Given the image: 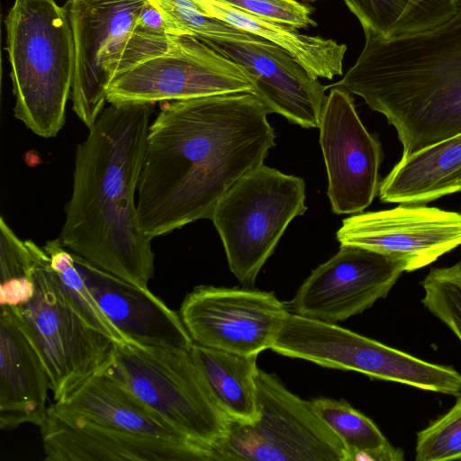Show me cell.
Returning <instances> with one entry per match:
<instances>
[{"label": "cell", "mask_w": 461, "mask_h": 461, "mask_svg": "<svg viewBox=\"0 0 461 461\" xmlns=\"http://www.w3.org/2000/svg\"><path fill=\"white\" fill-rule=\"evenodd\" d=\"M26 243L33 259L35 292L12 308L50 376L54 402L65 400L112 362L118 342L89 324L68 301L42 247Z\"/></svg>", "instance_id": "5b68a950"}, {"label": "cell", "mask_w": 461, "mask_h": 461, "mask_svg": "<svg viewBox=\"0 0 461 461\" xmlns=\"http://www.w3.org/2000/svg\"><path fill=\"white\" fill-rule=\"evenodd\" d=\"M164 14L175 36L188 35L217 42H265L203 14L194 0H149Z\"/></svg>", "instance_id": "4316f807"}, {"label": "cell", "mask_w": 461, "mask_h": 461, "mask_svg": "<svg viewBox=\"0 0 461 461\" xmlns=\"http://www.w3.org/2000/svg\"><path fill=\"white\" fill-rule=\"evenodd\" d=\"M270 349L323 367L356 371L425 391L461 394V374L451 366L427 362L336 323L290 312Z\"/></svg>", "instance_id": "9c48e42d"}, {"label": "cell", "mask_w": 461, "mask_h": 461, "mask_svg": "<svg viewBox=\"0 0 461 461\" xmlns=\"http://www.w3.org/2000/svg\"><path fill=\"white\" fill-rule=\"evenodd\" d=\"M403 272L406 264L397 258L340 245L333 257L312 271L290 306L294 313L312 320L343 321L385 297Z\"/></svg>", "instance_id": "4fadbf2b"}, {"label": "cell", "mask_w": 461, "mask_h": 461, "mask_svg": "<svg viewBox=\"0 0 461 461\" xmlns=\"http://www.w3.org/2000/svg\"><path fill=\"white\" fill-rule=\"evenodd\" d=\"M258 17L294 29L316 26L313 9L297 0H219Z\"/></svg>", "instance_id": "f546056e"}, {"label": "cell", "mask_w": 461, "mask_h": 461, "mask_svg": "<svg viewBox=\"0 0 461 461\" xmlns=\"http://www.w3.org/2000/svg\"><path fill=\"white\" fill-rule=\"evenodd\" d=\"M336 237L340 245L397 258L405 262L406 272H411L461 245V213L401 203L393 209L344 219Z\"/></svg>", "instance_id": "9a60e30c"}, {"label": "cell", "mask_w": 461, "mask_h": 461, "mask_svg": "<svg viewBox=\"0 0 461 461\" xmlns=\"http://www.w3.org/2000/svg\"><path fill=\"white\" fill-rule=\"evenodd\" d=\"M193 442L214 450L228 418L214 402L191 350L118 344L104 369ZM219 461V459H218Z\"/></svg>", "instance_id": "8992f818"}, {"label": "cell", "mask_w": 461, "mask_h": 461, "mask_svg": "<svg viewBox=\"0 0 461 461\" xmlns=\"http://www.w3.org/2000/svg\"><path fill=\"white\" fill-rule=\"evenodd\" d=\"M193 358L220 410L230 420L252 423L258 418L257 358L197 344Z\"/></svg>", "instance_id": "603a6c76"}, {"label": "cell", "mask_w": 461, "mask_h": 461, "mask_svg": "<svg viewBox=\"0 0 461 461\" xmlns=\"http://www.w3.org/2000/svg\"><path fill=\"white\" fill-rule=\"evenodd\" d=\"M50 380L32 341L11 307L0 315V429L11 430L46 419Z\"/></svg>", "instance_id": "d6986e66"}, {"label": "cell", "mask_w": 461, "mask_h": 461, "mask_svg": "<svg viewBox=\"0 0 461 461\" xmlns=\"http://www.w3.org/2000/svg\"><path fill=\"white\" fill-rule=\"evenodd\" d=\"M40 428L47 461H218L210 447L110 429L54 403Z\"/></svg>", "instance_id": "2e32d148"}, {"label": "cell", "mask_w": 461, "mask_h": 461, "mask_svg": "<svg viewBox=\"0 0 461 461\" xmlns=\"http://www.w3.org/2000/svg\"><path fill=\"white\" fill-rule=\"evenodd\" d=\"M271 113L254 94L170 101L149 124L137 189L150 240L211 219L221 198L276 146Z\"/></svg>", "instance_id": "6da1fadb"}, {"label": "cell", "mask_w": 461, "mask_h": 461, "mask_svg": "<svg viewBox=\"0 0 461 461\" xmlns=\"http://www.w3.org/2000/svg\"><path fill=\"white\" fill-rule=\"evenodd\" d=\"M148 1H67L75 48L70 98L75 113L88 129L105 108L111 82L168 49L170 36L154 35L138 25Z\"/></svg>", "instance_id": "277c9868"}, {"label": "cell", "mask_w": 461, "mask_h": 461, "mask_svg": "<svg viewBox=\"0 0 461 461\" xmlns=\"http://www.w3.org/2000/svg\"><path fill=\"white\" fill-rule=\"evenodd\" d=\"M461 192V133L401 158L378 188L384 203L415 204Z\"/></svg>", "instance_id": "44dd1931"}, {"label": "cell", "mask_w": 461, "mask_h": 461, "mask_svg": "<svg viewBox=\"0 0 461 461\" xmlns=\"http://www.w3.org/2000/svg\"><path fill=\"white\" fill-rule=\"evenodd\" d=\"M297 1L305 2V3H313V2H317L319 0H297Z\"/></svg>", "instance_id": "1f68e13d"}, {"label": "cell", "mask_w": 461, "mask_h": 461, "mask_svg": "<svg viewBox=\"0 0 461 461\" xmlns=\"http://www.w3.org/2000/svg\"><path fill=\"white\" fill-rule=\"evenodd\" d=\"M420 284L424 306L461 341V262L430 269Z\"/></svg>", "instance_id": "83f0119b"}, {"label": "cell", "mask_w": 461, "mask_h": 461, "mask_svg": "<svg viewBox=\"0 0 461 461\" xmlns=\"http://www.w3.org/2000/svg\"><path fill=\"white\" fill-rule=\"evenodd\" d=\"M458 4L453 20L433 31L393 39L365 35L355 64L330 86L360 96L381 113L461 75V0Z\"/></svg>", "instance_id": "52a82bcc"}, {"label": "cell", "mask_w": 461, "mask_h": 461, "mask_svg": "<svg viewBox=\"0 0 461 461\" xmlns=\"http://www.w3.org/2000/svg\"><path fill=\"white\" fill-rule=\"evenodd\" d=\"M14 113L36 135L55 137L71 96L75 48L67 7L14 0L5 19Z\"/></svg>", "instance_id": "3957f363"}, {"label": "cell", "mask_w": 461, "mask_h": 461, "mask_svg": "<svg viewBox=\"0 0 461 461\" xmlns=\"http://www.w3.org/2000/svg\"><path fill=\"white\" fill-rule=\"evenodd\" d=\"M194 1L203 14L283 49L312 78L330 80L343 73L347 51L343 43L300 33L297 29L258 17L219 0Z\"/></svg>", "instance_id": "7402d4cb"}, {"label": "cell", "mask_w": 461, "mask_h": 461, "mask_svg": "<svg viewBox=\"0 0 461 461\" xmlns=\"http://www.w3.org/2000/svg\"><path fill=\"white\" fill-rule=\"evenodd\" d=\"M109 104L77 149L59 239L95 267L149 289L152 240L140 228L136 195L153 104Z\"/></svg>", "instance_id": "7a4b0ae2"}, {"label": "cell", "mask_w": 461, "mask_h": 461, "mask_svg": "<svg viewBox=\"0 0 461 461\" xmlns=\"http://www.w3.org/2000/svg\"><path fill=\"white\" fill-rule=\"evenodd\" d=\"M54 404L110 429L150 438L195 443L104 370L90 377L65 400Z\"/></svg>", "instance_id": "ffe728a7"}, {"label": "cell", "mask_w": 461, "mask_h": 461, "mask_svg": "<svg viewBox=\"0 0 461 461\" xmlns=\"http://www.w3.org/2000/svg\"><path fill=\"white\" fill-rule=\"evenodd\" d=\"M258 418H228L216 447L219 461H350L340 438L320 418L312 402L290 392L274 375L257 373Z\"/></svg>", "instance_id": "30bf717a"}, {"label": "cell", "mask_w": 461, "mask_h": 461, "mask_svg": "<svg viewBox=\"0 0 461 461\" xmlns=\"http://www.w3.org/2000/svg\"><path fill=\"white\" fill-rule=\"evenodd\" d=\"M319 129L332 212H363L378 193L383 151L362 123L348 90L331 86Z\"/></svg>", "instance_id": "5bb4252c"}, {"label": "cell", "mask_w": 461, "mask_h": 461, "mask_svg": "<svg viewBox=\"0 0 461 461\" xmlns=\"http://www.w3.org/2000/svg\"><path fill=\"white\" fill-rule=\"evenodd\" d=\"M415 460H461V394L447 412L417 433Z\"/></svg>", "instance_id": "f1b7e54d"}, {"label": "cell", "mask_w": 461, "mask_h": 461, "mask_svg": "<svg viewBox=\"0 0 461 461\" xmlns=\"http://www.w3.org/2000/svg\"><path fill=\"white\" fill-rule=\"evenodd\" d=\"M178 312L194 344L258 355L271 348L289 311L273 292L199 285Z\"/></svg>", "instance_id": "7c38bea8"}, {"label": "cell", "mask_w": 461, "mask_h": 461, "mask_svg": "<svg viewBox=\"0 0 461 461\" xmlns=\"http://www.w3.org/2000/svg\"><path fill=\"white\" fill-rule=\"evenodd\" d=\"M365 35L393 39L423 33L449 23L458 0H343Z\"/></svg>", "instance_id": "cb8c5ba5"}, {"label": "cell", "mask_w": 461, "mask_h": 461, "mask_svg": "<svg viewBox=\"0 0 461 461\" xmlns=\"http://www.w3.org/2000/svg\"><path fill=\"white\" fill-rule=\"evenodd\" d=\"M320 418L343 442L352 460L402 461L404 453L390 444L375 422L344 399L312 401Z\"/></svg>", "instance_id": "d4e9b609"}, {"label": "cell", "mask_w": 461, "mask_h": 461, "mask_svg": "<svg viewBox=\"0 0 461 461\" xmlns=\"http://www.w3.org/2000/svg\"><path fill=\"white\" fill-rule=\"evenodd\" d=\"M42 248L49 257L50 267L61 291L72 306L93 327L119 344L125 343L124 338L106 318L94 298L76 264L73 252L63 245L59 237L48 240Z\"/></svg>", "instance_id": "484cf974"}, {"label": "cell", "mask_w": 461, "mask_h": 461, "mask_svg": "<svg viewBox=\"0 0 461 461\" xmlns=\"http://www.w3.org/2000/svg\"><path fill=\"white\" fill-rule=\"evenodd\" d=\"M256 95V85L240 65L193 36H170L167 50L117 76L107 103L140 104L225 94Z\"/></svg>", "instance_id": "8fae6325"}, {"label": "cell", "mask_w": 461, "mask_h": 461, "mask_svg": "<svg viewBox=\"0 0 461 461\" xmlns=\"http://www.w3.org/2000/svg\"><path fill=\"white\" fill-rule=\"evenodd\" d=\"M73 255L102 312L126 342L144 348L192 349L194 342L179 312L149 289L134 285Z\"/></svg>", "instance_id": "ac0fdd59"}, {"label": "cell", "mask_w": 461, "mask_h": 461, "mask_svg": "<svg viewBox=\"0 0 461 461\" xmlns=\"http://www.w3.org/2000/svg\"><path fill=\"white\" fill-rule=\"evenodd\" d=\"M305 187L302 177L262 165L218 202L210 220L240 283L254 285L289 223L307 211Z\"/></svg>", "instance_id": "ba28073f"}, {"label": "cell", "mask_w": 461, "mask_h": 461, "mask_svg": "<svg viewBox=\"0 0 461 461\" xmlns=\"http://www.w3.org/2000/svg\"><path fill=\"white\" fill-rule=\"evenodd\" d=\"M203 41L249 73L256 95L270 113L304 129L319 128L329 87L312 78L286 51L268 41Z\"/></svg>", "instance_id": "e0dca14e"}, {"label": "cell", "mask_w": 461, "mask_h": 461, "mask_svg": "<svg viewBox=\"0 0 461 461\" xmlns=\"http://www.w3.org/2000/svg\"><path fill=\"white\" fill-rule=\"evenodd\" d=\"M139 27L158 36H175L172 27L161 11L149 0L142 8L138 18Z\"/></svg>", "instance_id": "4dcf8cb0"}]
</instances>
